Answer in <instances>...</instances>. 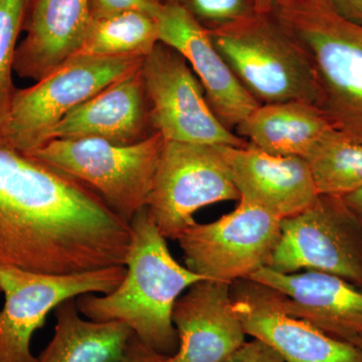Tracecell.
<instances>
[{"label": "cell", "instance_id": "6da1fadb", "mask_svg": "<svg viewBox=\"0 0 362 362\" xmlns=\"http://www.w3.org/2000/svg\"><path fill=\"white\" fill-rule=\"evenodd\" d=\"M130 244L92 188L0 139V265L74 275L125 266Z\"/></svg>", "mask_w": 362, "mask_h": 362}, {"label": "cell", "instance_id": "7a4b0ae2", "mask_svg": "<svg viewBox=\"0 0 362 362\" xmlns=\"http://www.w3.org/2000/svg\"><path fill=\"white\" fill-rule=\"evenodd\" d=\"M131 244L126 272L116 290L76 299L81 314L93 321H119L156 351L171 356L178 347L173 311L181 293L204 277L181 266L169 252L144 207L130 221Z\"/></svg>", "mask_w": 362, "mask_h": 362}, {"label": "cell", "instance_id": "3957f363", "mask_svg": "<svg viewBox=\"0 0 362 362\" xmlns=\"http://www.w3.org/2000/svg\"><path fill=\"white\" fill-rule=\"evenodd\" d=\"M272 14L308 57L326 120L362 144V25L328 0H280Z\"/></svg>", "mask_w": 362, "mask_h": 362}, {"label": "cell", "instance_id": "277c9868", "mask_svg": "<svg viewBox=\"0 0 362 362\" xmlns=\"http://www.w3.org/2000/svg\"><path fill=\"white\" fill-rule=\"evenodd\" d=\"M209 30L218 51L259 104L318 105L313 66L273 14L252 13Z\"/></svg>", "mask_w": 362, "mask_h": 362}, {"label": "cell", "instance_id": "5b68a950", "mask_svg": "<svg viewBox=\"0 0 362 362\" xmlns=\"http://www.w3.org/2000/svg\"><path fill=\"white\" fill-rule=\"evenodd\" d=\"M164 143L159 132L133 144L65 138L49 140L25 154L85 183L130 223L147 207Z\"/></svg>", "mask_w": 362, "mask_h": 362}, {"label": "cell", "instance_id": "8992f818", "mask_svg": "<svg viewBox=\"0 0 362 362\" xmlns=\"http://www.w3.org/2000/svg\"><path fill=\"white\" fill-rule=\"evenodd\" d=\"M143 59L71 57L35 85L16 89L6 141L25 153L37 148L69 112L139 69Z\"/></svg>", "mask_w": 362, "mask_h": 362}, {"label": "cell", "instance_id": "52a82bcc", "mask_svg": "<svg viewBox=\"0 0 362 362\" xmlns=\"http://www.w3.org/2000/svg\"><path fill=\"white\" fill-rule=\"evenodd\" d=\"M267 268L281 274L321 272L362 290V226L341 197L320 194L308 209L281 221Z\"/></svg>", "mask_w": 362, "mask_h": 362}, {"label": "cell", "instance_id": "ba28073f", "mask_svg": "<svg viewBox=\"0 0 362 362\" xmlns=\"http://www.w3.org/2000/svg\"><path fill=\"white\" fill-rule=\"evenodd\" d=\"M126 266L109 267L74 275H45L0 265V362H37L30 342L49 312L69 299L108 294L125 277Z\"/></svg>", "mask_w": 362, "mask_h": 362}, {"label": "cell", "instance_id": "9c48e42d", "mask_svg": "<svg viewBox=\"0 0 362 362\" xmlns=\"http://www.w3.org/2000/svg\"><path fill=\"white\" fill-rule=\"evenodd\" d=\"M240 199L220 145L165 140L147 204L165 239H180L202 207Z\"/></svg>", "mask_w": 362, "mask_h": 362}, {"label": "cell", "instance_id": "30bf717a", "mask_svg": "<svg viewBox=\"0 0 362 362\" xmlns=\"http://www.w3.org/2000/svg\"><path fill=\"white\" fill-rule=\"evenodd\" d=\"M281 218L240 199L220 220L197 223L181 235L185 267L207 280L233 284L270 263L281 233Z\"/></svg>", "mask_w": 362, "mask_h": 362}, {"label": "cell", "instance_id": "8fae6325", "mask_svg": "<svg viewBox=\"0 0 362 362\" xmlns=\"http://www.w3.org/2000/svg\"><path fill=\"white\" fill-rule=\"evenodd\" d=\"M141 73L150 118L166 141L247 146L218 120L199 78L173 47L159 42L143 59Z\"/></svg>", "mask_w": 362, "mask_h": 362}, {"label": "cell", "instance_id": "7c38bea8", "mask_svg": "<svg viewBox=\"0 0 362 362\" xmlns=\"http://www.w3.org/2000/svg\"><path fill=\"white\" fill-rule=\"evenodd\" d=\"M230 292L247 335L270 345L285 362H362L361 347L286 313L268 286L242 279L230 284Z\"/></svg>", "mask_w": 362, "mask_h": 362}, {"label": "cell", "instance_id": "4fadbf2b", "mask_svg": "<svg viewBox=\"0 0 362 362\" xmlns=\"http://www.w3.org/2000/svg\"><path fill=\"white\" fill-rule=\"evenodd\" d=\"M159 42L185 58L204 88L211 110L228 129L239 126L259 104L214 45L209 28L185 7L162 1L156 16Z\"/></svg>", "mask_w": 362, "mask_h": 362}, {"label": "cell", "instance_id": "5bb4252c", "mask_svg": "<svg viewBox=\"0 0 362 362\" xmlns=\"http://www.w3.org/2000/svg\"><path fill=\"white\" fill-rule=\"evenodd\" d=\"M250 280L277 293L279 307L330 337L354 343L362 337V290L321 272L281 274L264 267Z\"/></svg>", "mask_w": 362, "mask_h": 362}, {"label": "cell", "instance_id": "9a60e30c", "mask_svg": "<svg viewBox=\"0 0 362 362\" xmlns=\"http://www.w3.org/2000/svg\"><path fill=\"white\" fill-rule=\"evenodd\" d=\"M173 322L178 347L166 362H223L246 342L230 285L218 281L204 279L190 286L176 300Z\"/></svg>", "mask_w": 362, "mask_h": 362}, {"label": "cell", "instance_id": "2e32d148", "mask_svg": "<svg viewBox=\"0 0 362 362\" xmlns=\"http://www.w3.org/2000/svg\"><path fill=\"white\" fill-rule=\"evenodd\" d=\"M220 150L240 199L281 220L308 209L320 195L310 166L302 157L271 156L249 143L245 147L220 145Z\"/></svg>", "mask_w": 362, "mask_h": 362}, {"label": "cell", "instance_id": "e0dca14e", "mask_svg": "<svg viewBox=\"0 0 362 362\" xmlns=\"http://www.w3.org/2000/svg\"><path fill=\"white\" fill-rule=\"evenodd\" d=\"M92 21L89 0H35L26 9L14 73L35 82L47 77L80 49Z\"/></svg>", "mask_w": 362, "mask_h": 362}, {"label": "cell", "instance_id": "ac0fdd59", "mask_svg": "<svg viewBox=\"0 0 362 362\" xmlns=\"http://www.w3.org/2000/svg\"><path fill=\"white\" fill-rule=\"evenodd\" d=\"M146 92L141 66L73 109L54 128L47 142L65 138H100L133 144L146 124Z\"/></svg>", "mask_w": 362, "mask_h": 362}, {"label": "cell", "instance_id": "d6986e66", "mask_svg": "<svg viewBox=\"0 0 362 362\" xmlns=\"http://www.w3.org/2000/svg\"><path fill=\"white\" fill-rule=\"evenodd\" d=\"M235 128L237 135L266 153L304 159L333 129L316 105L299 101L261 104Z\"/></svg>", "mask_w": 362, "mask_h": 362}, {"label": "cell", "instance_id": "ffe728a7", "mask_svg": "<svg viewBox=\"0 0 362 362\" xmlns=\"http://www.w3.org/2000/svg\"><path fill=\"white\" fill-rule=\"evenodd\" d=\"M77 299V298H76ZM76 299L54 309V337L37 362H118L134 332L119 321H93L80 316Z\"/></svg>", "mask_w": 362, "mask_h": 362}, {"label": "cell", "instance_id": "44dd1931", "mask_svg": "<svg viewBox=\"0 0 362 362\" xmlns=\"http://www.w3.org/2000/svg\"><path fill=\"white\" fill-rule=\"evenodd\" d=\"M158 42L156 18L140 11H127L93 20L84 42L73 57L145 58Z\"/></svg>", "mask_w": 362, "mask_h": 362}, {"label": "cell", "instance_id": "7402d4cb", "mask_svg": "<svg viewBox=\"0 0 362 362\" xmlns=\"http://www.w3.org/2000/svg\"><path fill=\"white\" fill-rule=\"evenodd\" d=\"M305 160L319 194L344 197L362 188V144L331 129Z\"/></svg>", "mask_w": 362, "mask_h": 362}, {"label": "cell", "instance_id": "603a6c76", "mask_svg": "<svg viewBox=\"0 0 362 362\" xmlns=\"http://www.w3.org/2000/svg\"><path fill=\"white\" fill-rule=\"evenodd\" d=\"M26 0H0V139L6 141L16 88L13 73L18 39L23 30Z\"/></svg>", "mask_w": 362, "mask_h": 362}, {"label": "cell", "instance_id": "cb8c5ba5", "mask_svg": "<svg viewBox=\"0 0 362 362\" xmlns=\"http://www.w3.org/2000/svg\"><path fill=\"white\" fill-rule=\"evenodd\" d=\"M173 1L187 9L209 30L255 13L252 0H162Z\"/></svg>", "mask_w": 362, "mask_h": 362}, {"label": "cell", "instance_id": "d4e9b609", "mask_svg": "<svg viewBox=\"0 0 362 362\" xmlns=\"http://www.w3.org/2000/svg\"><path fill=\"white\" fill-rule=\"evenodd\" d=\"M93 20L108 18L127 11H140L156 18L162 0H89Z\"/></svg>", "mask_w": 362, "mask_h": 362}, {"label": "cell", "instance_id": "484cf974", "mask_svg": "<svg viewBox=\"0 0 362 362\" xmlns=\"http://www.w3.org/2000/svg\"><path fill=\"white\" fill-rule=\"evenodd\" d=\"M223 362H285L273 347L262 340L252 338Z\"/></svg>", "mask_w": 362, "mask_h": 362}, {"label": "cell", "instance_id": "4316f807", "mask_svg": "<svg viewBox=\"0 0 362 362\" xmlns=\"http://www.w3.org/2000/svg\"><path fill=\"white\" fill-rule=\"evenodd\" d=\"M168 357L151 349L133 334L126 346L122 358L118 362H166Z\"/></svg>", "mask_w": 362, "mask_h": 362}, {"label": "cell", "instance_id": "83f0119b", "mask_svg": "<svg viewBox=\"0 0 362 362\" xmlns=\"http://www.w3.org/2000/svg\"><path fill=\"white\" fill-rule=\"evenodd\" d=\"M328 1L343 18L362 25V0H328Z\"/></svg>", "mask_w": 362, "mask_h": 362}, {"label": "cell", "instance_id": "f1b7e54d", "mask_svg": "<svg viewBox=\"0 0 362 362\" xmlns=\"http://www.w3.org/2000/svg\"><path fill=\"white\" fill-rule=\"evenodd\" d=\"M343 202L350 209L362 226V188L341 197Z\"/></svg>", "mask_w": 362, "mask_h": 362}, {"label": "cell", "instance_id": "f546056e", "mask_svg": "<svg viewBox=\"0 0 362 362\" xmlns=\"http://www.w3.org/2000/svg\"><path fill=\"white\" fill-rule=\"evenodd\" d=\"M280 0H252L255 13L258 14H271L275 8L276 4Z\"/></svg>", "mask_w": 362, "mask_h": 362}, {"label": "cell", "instance_id": "4dcf8cb0", "mask_svg": "<svg viewBox=\"0 0 362 362\" xmlns=\"http://www.w3.org/2000/svg\"><path fill=\"white\" fill-rule=\"evenodd\" d=\"M356 345H357V346L361 347L362 349V337L361 338V339L357 340V341L356 342Z\"/></svg>", "mask_w": 362, "mask_h": 362}, {"label": "cell", "instance_id": "1f68e13d", "mask_svg": "<svg viewBox=\"0 0 362 362\" xmlns=\"http://www.w3.org/2000/svg\"><path fill=\"white\" fill-rule=\"evenodd\" d=\"M33 1H35V0H26V2H28V6H26V9L30 6V4H32Z\"/></svg>", "mask_w": 362, "mask_h": 362}]
</instances>
